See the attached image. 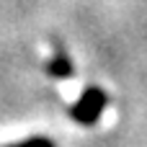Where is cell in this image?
<instances>
[{"mask_svg":"<svg viewBox=\"0 0 147 147\" xmlns=\"http://www.w3.org/2000/svg\"><path fill=\"white\" fill-rule=\"evenodd\" d=\"M3 147H57V142L44 137V134H34V137H26L21 142H10V145H3Z\"/></svg>","mask_w":147,"mask_h":147,"instance_id":"3","label":"cell"},{"mask_svg":"<svg viewBox=\"0 0 147 147\" xmlns=\"http://www.w3.org/2000/svg\"><path fill=\"white\" fill-rule=\"evenodd\" d=\"M106 106H109V93L98 85H88L80 93V98L70 106V119H75L83 127H93V124H98Z\"/></svg>","mask_w":147,"mask_h":147,"instance_id":"1","label":"cell"},{"mask_svg":"<svg viewBox=\"0 0 147 147\" xmlns=\"http://www.w3.org/2000/svg\"><path fill=\"white\" fill-rule=\"evenodd\" d=\"M47 72H49L52 78H62V80H67V78L75 75V67H72L70 57L65 54V49H57V52H54V57L47 62Z\"/></svg>","mask_w":147,"mask_h":147,"instance_id":"2","label":"cell"}]
</instances>
